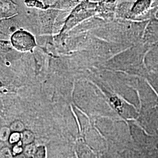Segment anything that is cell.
I'll return each mask as SVG.
<instances>
[{
	"mask_svg": "<svg viewBox=\"0 0 158 158\" xmlns=\"http://www.w3.org/2000/svg\"><path fill=\"white\" fill-rule=\"evenodd\" d=\"M24 128L23 125V123L20 121H15L12 124H11L10 126V130L12 131L13 132H19L23 131Z\"/></svg>",
	"mask_w": 158,
	"mask_h": 158,
	"instance_id": "10",
	"label": "cell"
},
{
	"mask_svg": "<svg viewBox=\"0 0 158 158\" xmlns=\"http://www.w3.org/2000/svg\"><path fill=\"white\" fill-rule=\"evenodd\" d=\"M18 11V6L12 0H0V18L11 17Z\"/></svg>",
	"mask_w": 158,
	"mask_h": 158,
	"instance_id": "2",
	"label": "cell"
},
{
	"mask_svg": "<svg viewBox=\"0 0 158 158\" xmlns=\"http://www.w3.org/2000/svg\"><path fill=\"white\" fill-rule=\"evenodd\" d=\"M21 134V141L22 142L23 145H27L29 144H32L35 139V136L34 134L29 131H23Z\"/></svg>",
	"mask_w": 158,
	"mask_h": 158,
	"instance_id": "3",
	"label": "cell"
},
{
	"mask_svg": "<svg viewBox=\"0 0 158 158\" xmlns=\"http://www.w3.org/2000/svg\"><path fill=\"white\" fill-rule=\"evenodd\" d=\"M21 134L19 132H13L11 133L10 135L8 138L9 143L11 145H14L21 141Z\"/></svg>",
	"mask_w": 158,
	"mask_h": 158,
	"instance_id": "9",
	"label": "cell"
},
{
	"mask_svg": "<svg viewBox=\"0 0 158 158\" xmlns=\"http://www.w3.org/2000/svg\"><path fill=\"white\" fill-rule=\"evenodd\" d=\"M35 149H36V147L32 143V144L25 145V147L23 148V152L24 153V155L27 158H32L34 156Z\"/></svg>",
	"mask_w": 158,
	"mask_h": 158,
	"instance_id": "8",
	"label": "cell"
},
{
	"mask_svg": "<svg viewBox=\"0 0 158 158\" xmlns=\"http://www.w3.org/2000/svg\"><path fill=\"white\" fill-rule=\"evenodd\" d=\"M23 145L21 141L14 145V146L11 148V151L14 157L21 155V153L23 152Z\"/></svg>",
	"mask_w": 158,
	"mask_h": 158,
	"instance_id": "5",
	"label": "cell"
},
{
	"mask_svg": "<svg viewBox=\"0 0 158 158\" xmlns=\"http://www.w3.org/2000/svg\"><path fill=\"white\" fill-rule=\"evenodd\" d=\"M10 39L12 46L20 52H30L36 46V38L34 34L28 29H18L12 32Z\"/></svg>",
	"mask_w": 158,
	"mask_h": 158,
	"instance_id": "1",
	"label": "cell"
},
{
	"mask_svg": "<svg viewBox=\"0 0 158 158\" xmlns=\"http://www.w3.org/2000/svg\"><path fill=\"white\" fill-rule=\"evenodd\" d=\"M0 158H14L11 148L4 144H0Z\"/></svg>",
	"mask_w": 158,
	"mask_h": 158,
	"instance_id": "4",
	"label": "cell"
},
{
	"mask_svg": "<svg viewBox=\"0 0 158 158\" xmlns=\"http://www.w3.org/2000/svg\"><path fill=\"white\" fill-rule=\"evenodd\" d=\"M10 128L7 127H2L0 129V140L1 142H5L8 140L9 136L11 134Z\"/></svg>",
	"mask_w": 158,
	"mask_h": 158,
	"instance_id": "7",
	"label": "cell"
},
{
	"mask_svg": "<svg viewBox=\"0 0 158 158\" xmlns=\"http://www.w3.org/2000/svg\"><path fill=\"white\" fill-rule=\"evenodd\" d=\"M46 151L45 147L44 146H40L36 148L35 151L34 152L33 158H46Z\"/></svg>",
	"mask_w": 158,
	"mask_h": 158,
	"instance_id": "6",
	"label": "cell"
}]
</instances>
